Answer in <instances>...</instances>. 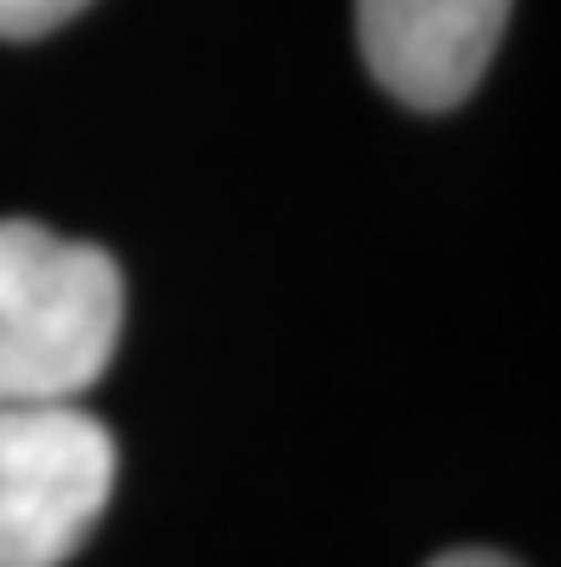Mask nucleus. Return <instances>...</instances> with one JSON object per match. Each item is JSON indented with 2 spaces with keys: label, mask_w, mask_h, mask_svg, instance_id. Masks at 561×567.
Listing matches in <instances>:
<instances>
[{
  "label": "nucleus",
  "mask_w": 561,
  "mask_h": 567,
  "mask_svg": "<svg viewBox=\"0 0 561 567\" xmlns=\"http://www.w3.org/2000/svg\"><path fill=\"white\" fill-rule=\"evenodd\" d=\"M115 487V436L75 402L0 408V567H63Z\"/></svg>",
  "instance_id": "obj_2"
},
{
  "label": "nucleus",
  "mask_w": 561,
  "mask_h": 567,
  "mask_svg": "<svg viewBox=\"0 0 561 567\" xmlns=\"http://www.w3.org/2000/svg\"><path fill=\"white\" fill-rule=\"evenodd\" d=\"M510 0H355L361 58L389 97L453 110L487 75Z\"/></svg>",
  "instance_id": "obj_3"
},
{
  "label": "nucleus",
  "mask_w": 561,
  "mask_h": 567,
  "mask_svg": "<svg viewBox=\"0 0 561 567\" xmlns=\"http://www.w3.org/2000/svg\"><path fill=\"white\" fill-rule=\"evenodd\" d=\"M92 0H0V41H35L86 12Z\"/></svg>",
  "instance_id": "obj_4"
},
{
  "label": "nucleus",
  "mask_w": 561,
  "mask_h": 567,
  "mask_svg": "<svg viewBox=\"0 0 561 567\" xmlns=\"http://www.w3.org/2000/svg\"><path fill=\"white\" fill-rule=\"evenodd\" d=\"M126 287L104 247L0 218V408L81 402L121 344Z\"/></svg>",
  "instance_id": "obj_1"
},
{
  "label": "nucleus",
  "mask_w": 561,
  "mask_h": 567,
  "mask_svg": "<svg viewBox=\"0 0 561 567\" xmlns=\"http://www.w3.org/2000/svg\"><path fill=\"white\" fill-rule=\"evenodd\" d=\"M430 567H521V561H510V556H499V550H447V556H436Z\"/></svg>",
  "instance_id": "obj_5"
}]
</instances>
